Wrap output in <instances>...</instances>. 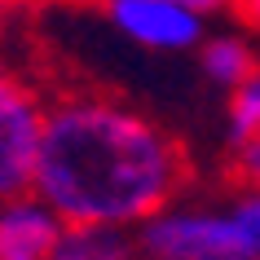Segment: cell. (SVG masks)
Returning a JSON list of instances; mask_svg holds the SVG:
<instances>
[{
	"label": "cell",
	"instance_id": "cell-1",
	"mask_svg": "<svg viewBox=\"0 0 260 260\" xmlns=\"http://www.w3.org/2000/svg\"><path fill=\"white\" fill-rule=\"evenodd\" d=\"M190 181V159L168 128L123 102L67 97L44 110L36 199L62 225H146Z\"/></svg>",
	"mask_w": 260,
	"mask_h": 260
},
{
	"label": "cell",
	"instance_id": "cell-2",
	"mask_svg": "<svg viewBox=\"0 0 260 260\" xmlns=\"http://www.w3.org/2000/svg\"><path fill=\"white\" fill-rule=\"evenodd\" d=\"M146 260H247L230 212H159L137 230Z\"/></svg>",
	"mask_w": 260,
	"mask_h": 260
},
{
	"label": "cell",
	"instance_id": "cell-3",
	"mask_svg": "<svg viewBox=\"0 0 260 260\" xmlns=\"http://www.w3.org/2000/svg\"><path fill=\"white\" fill-rule=\"evenodd\" d=\"M44 141V106L18 80L0 75V203L27 199Z\"/></svg>",
	"mask_w": 260,
	"mask_h": 260
},
{
	"label": "cell",
	"instance_id": "cell-4",
	"mask_svg": "<svg viewBox=\"0 0 260 260\" xmlns=\"http://www.w3.org/2000/svg\"><path fill=\"white\" fill-rule=\"evenodd\" d=\"M110 22L128 36V40L146 44V49H194L203 40V18L185 14L168 0H106Z\"/></svg>",
	"mask_w": 260,
	"mask_h": 260
},
{
	"label": "cell",
	"instance_id": "cell-5",
	"mask_svg": "<svg viewBox=\"0 0 260 260\" xmlns=\"http://www.w3.org/2000/svg\"><path fill=\"white\" fill-rule=\"evenodd\" d=\"M62 230V216L36 194L0 203V260H49Z\"/></svg>",
	"mask_w": 260,
	"mask_h": 260
},
{
	"label": "cell",
	"instance_id": "cell-6",
	"mask_svg": "<svg viewBox=\"0 0 260 260\" xmlns=\"http://www.w3.org/2000/svg\"><path fill=\"white\" fill-rule=\"evenodd\" d=\"M49 260H137V238L106 225H67Z\"/></svg>",
	"mask_w": 260,
	"mask_h": 260
},
{
	"label": "cell",
	"instance_id": "cell-7",
	"mask_svg": "<svg viewBox=\"0 0 260 260\" xmlns=\"http://www.w3.org/2000/svg\"><path fill=\"white\" fill-rule=\"evenodd\" d=\"M203 71L216 84H225V88H243V84L256 75V57H251V49H247L243 40H225V36H220V40H207Z\"/></svg>",
	"mask_w": 260,
	"mask_h": 260
},
{
	"label": "cell",
	"instance_id": "cell-8",
	"mask_svg": "<svg viewBox=\"0 0 260 260\" xmlns=\"http://www.w3.org/2000/svg\"><path fill=\"white\" fill-rule=\"evenodd\" d=\"M230 137H234V146L260 137V71L243 88H234V97H230Z\"/></svg>",
	"mask_w": 260,
	"mask_h": 260
},
{
	"label": "cell",
	"instance_id": "cell-9",
	"mask_svg": "<svg viewBox=\"0 0 260 260\" xmlns=\"http://www.w3.org/2000/svg\"><path fill=\"white\" fill-rule=\"evenodd\" d=\"M234 225H238V238L247 247V260H260V190L243 194L238 203H234Z\"/></svg>",
	"mask_w": 260,
	"mask_h": 260
},
{
	"label": "cell",
	"instance_id": "cell-10",
	"mask_svg": "<svg viewBox=\"0 0 260 260\" xmlns=\"http://www.w3.org/2000/svg\"><path fill=\"white\" fill-rule=\"evenodd\" d=\"M234 168H238V177H243L251 190H260V137L238 146V154H234Z\"/></svg>",
	"mask_w": 260,
	"mask_h": 260
},
{
	"label": "cell",
	"instance_id": "cell-11",
	"mask_svg": "<svg viewBox=\"0 0 260 260\" xmlns=\"http://www.w3.org/2000/svg\"><path fill=\"white\" fill-rule=\"evenodd\" d=\"M168 5H177V9H185V14L203 18V14H216V9H225L230 0H168Z\"/></svg>",
	"mask_w": 260,
	"mask_h": 260
},
{
	"label": "cell",
	"instance_id": "cell-12",
	"mask_svg": "<svg viewBox=\"0 0 260 260\" xmlns=\"http://www.w3.org/2000/svg\"><path fill=\"white\" fill-rule=\"evenodd\" d=\"M230 5L238 9V18H243V22L260 27V0H230Z\"/></svg>",
	"mask_w": 260,
	"mask_h": 260
},
{
	"label": "cell",
	"instance_id": "cell-13",
	"mask_svg": "<svg viewBox=\"0 0 260 260\" xmlns=\"http://www.w3.org/2000/svg\"><path fill=\"white\" fill-rule=\"evenodd\" d=\"M0 14H5V5H0Z\"/></svg>",
	"mask_w": 260,
	"mask_h": 260
}]
</instances>
